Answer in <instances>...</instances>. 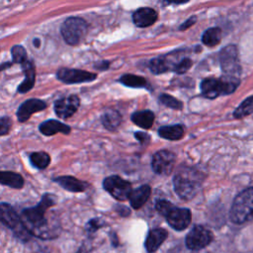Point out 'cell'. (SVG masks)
I'll return each mask as SVG.
<instances>
[{"instance_id":"484cf974","label":"cell","mask_w":253,"mask_h":253,"mask_svg":"<svg viewBox=\"0 0 253 253\" xmlns=\"http://www.w3.org/2000/svg\"><path fill=\"white\" fill-rule=\"evenodd\" d=\"M220 85H221V91L222 95H228L231 94L236 90V88L239 85V79L236 75L231 74H225L220 79Z\"/></svg>"},{"instance_id":"4fadbf2b","label":"cell","mask_w":253,"mask_h":253,"mask_svg":"<svg viewBox=\"0 0 253 253\" xmlns=\"http://www.w3.org/2000/svg\"><path fill=\"white\" fill-rule=\"evenodd\" d=\"M46 108V104L40 99H29L22 103L17 111V118L19 122L24 123L30 119V117L40 111Z\"/></svg>"},{"instance_id":"2e32d148","label":"cell","mask_w":253,"mask_h":253,"mask_svg":"<svg viewBox=\"0 0 253 253\" xmlns=\"http://www.w3.org/2000/svg\"><path fill=\"white\" fill-rule=\"evenodd\" d=\"M22 69L25 73V80L19 85L18 92L19 93H27L35 85L36 69H35L34 63L29 60H26L22 63Z\"/></svg>"},{"instance_id":"7402d4cb","label":"cell","mask_w":253,"mask_h":253,"mask_svg":"<svg viewBox=\"0 0 253 253\" xmlns=\"http://www.w3.org/2000/svg\"><path fill=\"white\" fill-rule=\"evenodd\" d=\"M131 121L141 128L147 129L151 127L153 121H154V114L151 111L144 110L135 112L131 116Z\"/></svg>"},{"instance_id":"603a6c76","label":"cell","mask_w":253,"mask_h":253,"mask_svg":"<svg viewBox=\"0 0 253 253\" xmlns=\"http://www.w3.org/2000/svg\"><path fill=\"white\" fill-rule=\"evenodd\" d=\"M158 133L161 137L170 139V140H177L183 137L184 135V128L182 126L175 125V126H166L159 128Z\"/></svg>"},{"instance_id":"8d00e7d4","label":"cell","mask_w":253,"mask_h":253,"mask_svg":"<svg viewBox=\"0 0 253 253\" xmlns=\"http://www.w3.org/2000/svg\"><path fill=\"white\" fill-rule=\"evenodd\" d=\"M134 135L140 142H145L149 138V135L146 134L145 132H136Z\"/></svg>"},{"instance_id":"1f68e13d","label":"cell","mask_w":253,"mask_h":253,"mask_svg":"<svg viewBox=\"0 0 253 253\" xmlns=\"http://www.w3.org/2000/svg\"><path fill=\"white\" fill-rule=\"evenodd\" d=\"M159 100H160V102H161L163 105H165V106H167V107H169V108H171V109L181 110L182 107H183L182 102H180V101L177 100L176 98H174V97H172V96H170V95H167V94H162V95L159 97Z\"/></svg>"},{"instance_id":"5b68a950","label":"cell","mask_w":253,"mask_h":253,"mask_svg":"<svg viewBox=\"0 0 253 253\" xmlns=\"http://www.w3.org/2000/svg\"><path fill=\"white\" fill-rule=\"evenodd\" d=\"M0 223L11 229L15 235L23 241H27L31 237V234L24 226L21 217L9 204L0 203Z\"/></svg>"},{"instance_id":"277c9868","label":"cell","mask_w":253,"mask_h":253,"mask_svg":"<svg viewBox=\"0 0 253 253\" xmlns=\"http://www.w3.org/2000/svg\"><path fill=\"white\" fill-rule=\"evenodd\" d=\"M229 216L234 223H243L253 216V187L236 196L232 203Z\"/></svg>"},{"instance_id":"ffe728a7","label":"cell","mask_w":253,"mask_h":253,"mask_svg":"<svg viewBox=\"0 0 253 253\" xmlns=\"http://www.w3.org/2000/svg\"><path fill=\"white\" fill-rule=\"evenodd\" d=\"M201 90L205 97L213 99L219 95H222L221 85L219 79L207 78L201 83Z\"/></svg>"},{"instance_id":"7c38bea8","label":"cell","mask_w":253,"mask_h":253,"mask_svg":"<svg viewBox=\"0 0 253 253\" xmlns=\"http://www.w3.org/2000/svg\"><path fill=\"white\" fill-rule=\"evenodd\" d=\"M79 105V98L76 95H69L54 102V112L59 118L67 119L78 110Z\"/></svg>"},{"instance_id":"f1b7e54d","label":"cell","mask_w":253,"mask_h":253,"mask_svg":"<svg viewBox=\"0 0 253 253\" xmlns=\"http://www.w3.org/2000/svg\"><path fill=\"white\" fill-rule=\"evenodd\" d=\"M120 81L128 87H133V88H141L146 86L147 82L146 80L141 77V76H137V75H133V74H126L123 75L120 79Z\"/></svg>"},{"instance_id":"30bf717a","label":"cell","mask_w":253,"mask_h":253,"mask_svg":"<svg viewBox=\"0 0 253 253\" xmlns=\"http://www.w3.org/2000/svg\"><path fill=\"white\" fill-rule=\"evenodd\" d=\"M56 76L58 80L66 84H75V83H83V82H90L96 78V74L92 72H88L85 70L80 69H73V68H60Z\"/></svg>"},{"instance_id":"9c48e42d","label":"cell","mask_w":253,"mask_h":253,"mask_svg":"<svg viewBox=\"0 0 253 253\" xmlns=\"http://www.w3.org/2000/svg\"><path fill=\"white\" fill-rule=\"evenodd\" d=\"M212 240L211 232L202 225H195L186 236V245L189 249L200 250L207 247Z\"/></svg>"},{"instance_id":"44dd1931","label":"cell","mask_w":253,"mask_h":253,"mask_svg":"<svg viewBox=\"0 0 253 253\" xmlns=\"http://www.w3.org/2000/svg\"><path fill=\"white\" fill-rule=\"evenodd\" d=\"M0 184L21 189L24 186V179L20 174L12 171H0Z\"/></svg>"},{"instance_id":"d6986e66","label":"cell","mask_w":253,"mask_h":253,"mask_svg":"<svg viewBox=\"0 0 253 253\" xmlns=\"http://www.w3.org/2000/svg\"><path fill=\"white\" fill-rule=\"evenodd\" d=\"M150 192H151V189L148 185H142L141 187L135 189L134 191H131L128 197L130 206L135 210L140 209L148 200L150 196Z\"/></svg>"},{"instance_id":"7a4b0ae2","label":"cell","mask_w":253,"mask_h":253,"mask_svg":"<svg viewBox=\"0 0 253 253\" xmlns=\"http://www.w3.org/2000/svg\"><path fill=\"white\" fill-rule=\"evenodd\" d=\"M203 182L202 173L191 167L180 168L174 176V189L183 200H191L196 196Z\"/></svg>"},{"instance_id":"b9f144b4","label":"cell","mask_w":253,"mask_h":253,"mask_svg":"<svg viewBox=\"0 0 253 253\" xmlns=\"http://www.w3.org/2000/svg\"><path fill=\"white\" fill-rule=\"evenodd\" d=\"M86 249H84V248H81L80 250H78V252L77 253H86Z\"/></svg>"},{"instance_id":"9a60e30c","label":"cell","mask_w":253,"mask_h":253,"mask_svg":"<svg viewBox=\"0 0 253 253\" xmlns=\"http://www.w3.org/2000/svg\"><path fill=\"white\" fill-rule=\"evenodd\" d=\"M132 20L137 27L145 28L157 20V12L151 8H140L132 15Z\"/></svg>"},{"instance_id":"4316f807","label":"cell","mask_w":253,"mask_h":253,"mask_svg":"<svg viewBox=\"0 0 253 253\" xmlns=\"http://www.w3.org/2000/svg\"><path fill=\"white\" fill-rule=\"evenodd\" d=\"M221 40V30L217 27L208 29L202 38L204 44L208 46H214L220 42Z\"/></svg>"},{"instance_id":"3957f363","label":"cell","mask_w":253,"mask_h":253,"mask_svg":"<svg viewBox=\"0 0 253 253\" xmlns=\"http://www.w3.org/2000/svg\"><path fill=\"white\" fill-rule=\"evenodd\" d=\"M155 208L161 215L165 216L171 227L176 230H184L191 222L192 213L188 209L178 208L166 200H158Z\"/></svg>"},{"instance_id":"ba28073f","label":"cell","mask_w":253,"mask_h":253,"mask_svg":"<svg viewBox=\"0 0 253 253\" xmlns=\"http://www.w3.org/2000/svg\"><path fill=\"white\" fill-rule=\"evenodd\" d=\"M219 62L225 74L238 76L241 70L238 58V50L235 45H227L219 52Z\"/></svg>"},{"instance_id":"4dcf8cb0","label":"cell","mask_w":253,"mask_h":253,"mask_svg":"<svg viewBox=\"0 0 253 253\" xmlns=\"http://www.w3.org/2000/svg\"><path fill=\"white\" fill-rule=\"evenodd\" d=\"M13 62L22 64L27 60V51L22 45H14L11 49Z\"/></svg>"},{"instance_id":"ac0fdd59","label":"cell","mask_w":253,"mask_h":253,"mask_svg":"<svg viewBox=\"0 0 253 253\" xmlns=\"http://www.w3.org/2000/svg\"><path fill=\"white\" fill-rule=\"evenodd\" d=\"M40 131L44 134V135H53L55 133L61 132V133H65L68 134L71 130L70 126L60 123L56 120H48V121H44L42 122L40 126H39Z\"/></svg>"},{"instance_id":"e0dca14e","label":"cell","mask_w":253,"mask_h":253,"mask_svg":"<svg viewBox=\"0 0 253 253\" xmlns=\"http://www.w3.org/2000/svg\"><path fill=\"white\" fill-rule=\"evenodd\" d=\"M167 231L163 228H155L149 231L145 239V248L148 253L155 252L167 238Z\"/></svg>"},{"instance_id":"60d3db41","label":"cell","mask_w":253,"mask_h":253,"mask_svg":"<svg viewBox=\"0 0 253 253\" xmlns=\"http://www.w3.org/2000/svg\"><path fill=\"white\" fill-rule=\"evenodd\" d=\"M34 43H35V45H36V47H39L40 46V40H38V39H36L35 41H34Z\"/></svg>"},{"instance_id":"6da1fadb","label":"cell","mask_w":253,"mask_h":253,"mask_svg":"<svg viewBox=\"0 0 253 253\" xmlns=\"http://www.w3.org/2000/svg\"><path fill=\"white\" fill-rule=\"evenodd\" d=\"M55 200L56 198L53 195L45 193L38 205L27 208L22 211L21 220L31 235L42 239H50L58 235L57 226L49 225L46 217L47 210L55 205Z\"/></svg>"},{"instance_id":"d6a6232c","label":"cell","mask_w":253,"mask_h":253,"mask_svg":"<svg viewBox=\"0 0 253 253\" xmlns=\"http://www.w3.org/2000/svg\"><path fill=\"white\" fill-rule=\"evenodd\" d=\"M192 66V60L190 58H183L179 62H177L173 68V70L178 74H183L187 72Z\"/></svg>"},{"instance_id":"52a82bcc","label":"cell","mask_w":253,"mask_h":253,"mask_svg":"<svg viewBox=\"0 0 253 253\" xmlns=\"http://www.w3.org/2000/svg\"><path fill=\"white\" fill-rule=\"evenodd\" d=\"M103 187L109 194H111V196L119 201L128 199L131 193L130 183L116 175L107 177L103 181Z\"/></svg>"},{"instance_id":"ab89813d","label":"cell","mask_w":253,"mask_h":253,"mask_svg":"<svg viewBox=\"0 0 253 253\" xmlns=\"http://www.w3.org/2000/svg\"><path fill=\"white\" fill-rule=\"evenodd\" d=\"M11 64H12V63H10V62H5V63L0 64V71H2V70H4V69L8 68Z\"/></svg>"},{"instance_id":"cb8c5ba5","label":"cell","mask_w":253,"mask_h":253,"mask_svg":"<svg viewBox=\"0 0 253 253\" xmlns=\"http://www.w3.org/2000/svg\"><path fill=\"white\" fill-rule=\"evenodd\" d=\"M101 120L106 128H108L109 130H114L120 126L122 122V117L120 113L116 110H108L103 114Z\"/></svg>"},{"instance_id":"e575fe53","label":"cell","mask_w":253,"mask_h":253,"mask_svg":"<svg viewBox=\"0 0 253 253\" xmlns=\"http://www.w3.org/2000/svg\"><path fill=\"white\" fill-rule=\"evenodd\" d=\"M12 126V120L9 117L0 118V135L7 134Z\"/></svg>"},{"instance_id":"d4e9b609","label":"cell","mask_w":253,"mask_h":253,"mask_svg":"<svg viewBox=\"0 0 253 253\" xmlns=\"http://www.w3.org/2000/svg\"><path fill=\"white\" fill-rule=\"evenodd\" d=\"M149 68L154 74H160L168 71L170 68L173 69V64L168 57H156L150 60Z\"/></svg>"},{"instance_id":"74e56055","label":"cell","mask_w":253,"mask_h":253,"mask_svg":"<svg viewBox=\"0 0 253 253\" xmlns=\"http://www.w3.org/2000/svg\"><path fill=\"white\" fill-rule=\"evenodd\" d=\"M166 4H183L188 2L189 0H162Z\"/></svg>"},{"instance_id":"836d02e7","label":"cell","mask_w":253,"mask_h":253,"mask_svg":"<svg viewBox=\"0 0 253 253\" xmlns=\"http://www.w3.org/2000/svg\"><path fill=\"white\" fill-rule=\"evenodd\" d=\"M104 225V221L101 218H92L90 219L87 223H86V230L89 233H93L95 231H97L100 227H102Z\"/></svg>"},{"instance_id":"5bb4252c","label":"cell","mask_w":253,"mask_h":253,"mask_svg":"<svg viewBox=\"0 0 253 253\" xmlns=\"http://www.w3.org/2000/svg\"><path fill=\"white\" fill-rule=\"evenodd\" d=\"M55 183H57L61 188H63L66 191L73 192V193H79L86 190L88 187L87 183L78 180L77 178L73 176H59L53 179Z\"/></svg>"},{"instance_id":"8992f818","label":"cell","mask_w":253,"mask_h":253,"mask_svg":"<svg viewBox=\"0 0 253 253\" xmlns=\"http://www.w3.org/2000/svg\"><path fill=\"white\" fill-rule=\"evenodd\" d=\"M60 33L66 43L76 45L87 33V23L82 18L70 17L61 25Z\"/></svg>"},{"instance_id":"f546056e","label":"cell","mask_w":253,"mask_h":253,"mask_svg":"<svg viewBox=\"0 0 253 253\" xmlns=\"http://www.w3.org/2000/svg\"><path fill=\"white\" fill-rule=\"evenodd\" d=\"M253 113V96L246 98L234 111L233 116L236 119L246 117Z\"/></svg>"},{"instance_id":"83f0119b","label":"cell","mask_w":253,"mask_h":253,"mask_svg":"<svg viewBox=\"0 0 253 253\" xmlns=\"http://www.w3.org/2000/svg\"><path fill=\"white\" fill-rule=\"evenodd\" d=\"M30 161L31 164L40 170H42L46 168L49 165L50 162V156L48 153L43 152V151H39V152H33L30 155Z\"/></svg>"},{"instance_id":"8fae6325","label":"cell","mask_w":253,"mask_h":253,"mask_svg":"<svg viewBox=\"0 0 253 253\" xmlns=\"http://www.w3.org/2000/svg\"><path fill=\"white\" fill-rule=\"evenodd\" d=\"M174 164L175 155L168 150H160L152 157V169L155 173L160 175L169 174L172 171Z\"/></svg>"},{"instance_id":"d590c367","label":"cell","mask_w":253,"mask_h":253,"mask_svg":"<svg viewBox=\"0 0 253 253\" xmlns=\"http://www.w3.org/2000/svg\"><path fill=\"white\" fill-rule=\"evenodd\" d=\"M196 21H197V18H196L195 16H192L191 18H189L186 22H184V23L180 26L179 30H180V31H184V30L190 28L191 26H193V25L196 23Z\"/></svg>"},{"instance_id":"f35d334b","label":"cell","mask_w":253,"mask_h":253,"mask_svg":"<svg viewBox=\"0 0 253 253\" xmlns=\"http://www.w3.org/2000/svg\"><path fill=\"white\" fill-rule=\"evenodd\" d=\"M108 66H109V62L104 61V62H101L98 65H96V68H98V69H106Z\"/></svg>"}]
</instances>
